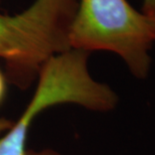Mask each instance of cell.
I'll return each instance as SVG.
<instances>
[{
  "instance_id": "ba28073f",
  "label": "cell",
  "mask_w": 155,
  "mask_h": 155,
  "mask_svg": "<svg viewBox=\"0 0 155 155\" xmlns=\"http://www.w3.org/2000/svg\"><path fill=\"white\" fill-rule=\"evenodd\" d=\"M152 17L154 18V22H155V15H154V16H152Z\"/></svg>"
},
{
  "instance_id": "7a4b0ae2",
  "label": "cell",
  "mask_w": 155,
  "mask_h": 155,
  "mask_svg": "<svg viewBox=\"0 0 155 155\" xmlns=\"http://www.w3.org/2000/svg\"><path fill=\"white\" fill-rule=\"evenodd\" d=\"M67 39L70 48L113 52L138 80L150 74L154 18L127 0H79Z\"/></svg>"
},
{
  "instance_id": "6da1fadb",
  "label": "cell",
  "mask_w": 155,
  "mask_h": 155,
  "mask_svg": "<svg viewBox=\"0 0 155 155\" xmlns=\"http://www.w3.org/2000/svg\"><path fill=\"white\" fill-rule=\"evenodd\" d=\"M89 55L69 48L45 62L30 101L0 137V155H25L32 124L49 108L62 104H74L94 112H109L116 108L118 95L110 86L95 80L89 72Z\"/></svg>"
},
{
  "instance_id": "277c9868",
  "label": "cell",
  "mask_w": 155,
  "mask_h": 155,
  "mask_svg": "<svg viewBox=\"0 0 155 155\" xmlns=\"http://www.w3.org/2000/svg\"><path fill=\"white\" fill-rule=\"evenodd\" d=\"M7 84L8 80L6 78V75L1 71L0 69V106L4 102L6 98V94H7Z\"/></svg>"
},
{
  "instance_id": "8992f818",
  "label": "cell",
  "mask_w": 155,
  "mask_h": 155,
  "mask_svg": "<svg viewBox=\"0 0 155 155\" xmlns=\"http://www.w3.org/2000/svg\"><path fill=\"white\" fill-rule=\"evenodd\" d=\"M25 155H63L52 149H42V150H31L27 149Z\"/></svg>"
},
{
  "instance_id": "3957f363",
  "label": "cell",
  "mask_w": 155,
  "mask_h": 155,
  "mask_svg": "<svg viewBox=\"0 0 155 155\" xmlns=\"http://www.w3.org/2000/svg\"><path fill=\"white\" fill-rule=\"evenodd\" d=\"M77 0H35L14 15L0 13V58L8 82L25 90L49 58L69 49Z\"/></svg>"
},
{
  "instance_id": "52a82bcc",
  "label": "cell",
  "mask_w": 155,
  "mask_h": 155,
  "mask_svg": "<svg viewBox=\"0 0 155 155\" xmlns=\"http://www.w3.org/2000/svg\"><path fill=\"white\" fill-rule=\"evenodd\" d=\"M11 124H12V122L9 119L0 117V137H1L2 135L9 129V128H10Z\"/></svg>"
},
{
  "instance_id": "5b68a950",
  "label": "cell",
  "mask_w": 155,
  "mask_h": 155,
  "mask_svg": "<svg viewBox=\"0 0 155 155\" xmlns=\"http://www.w3.org/2000/svg\"><path fill=\"white\" fill-rule=\"evenodd\" d=\"M142 11L147 15H155V0H143Z\"/></svg>"
}]
</instances>
